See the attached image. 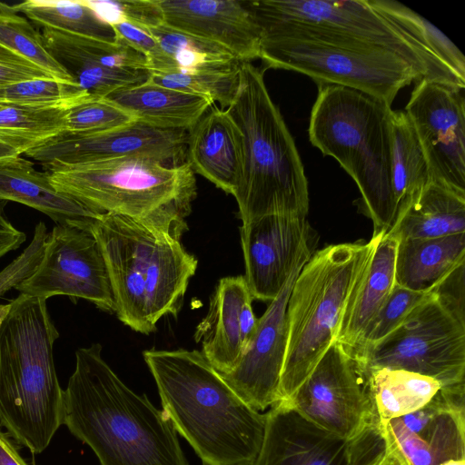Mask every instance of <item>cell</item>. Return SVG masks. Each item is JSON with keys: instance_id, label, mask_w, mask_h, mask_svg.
Returning a JSON list of instances; mask_svg holds the SVG:
<instances>
[{"instance_id": "1", "label": "cell", "mask_w": 465, "mask_h": 465, "mask_svg": "<svg viewBox=\"0 0 465 465\" xmlns=\"http://www.w3.org/2000/svg\"><path fill=\"white\" fill-rule=\"evenodd\" d=\"M63 425L92 449L100 465H189L170 420L118 377L99 343L75 352L64 390Z\"/></svg>"}, {"instance_id": "2", "label": "cell", "mask_w": 465, "mask_h": 465, "mask_svg": "<svg viewBox=\"0 0 465 465\" xmlns=\"http://www.w3.org/2000/svg\"><path fill=\"white\" fill-rule=\"evenodd\" d=\"M155 381L162 411L203 465L254 461L266 413L251 407L197 350L143 352Z\"/></svg>"}, {"instance_id": "3", "label": "cell", "mask_w": 465, "mask_h": 465, "mask_svg": "<svg viewBox=\"0 0 465 465\" xmlns=\"http://www.w3.org/2000/svg\"><path fill=\"white\" fill-rule=\"evenodd\" d=\"M58 337L44 299L20 293L0 311V427L35 454L63 425L53 356Z\"/></svg>"}, {"instance_id": "4", "label": "cell", "mask_w": 465, "mask_h": 465, "mask_svg": "<svg viewBox=\"0 0 465 465\" xmlns=\"http://www.w3.org/2000/svg\"><path fill=\"white\" fill-rule=\"evenodd\" d=\"M89 232L101 248L114 312L124 324L149 334L162 317L178 314L197 268L181 238L110 213Z\"/></svg>"}, {"instance_id": "5", "label": "cell", "mask_w": 465, "mask_h": 465, "mask_svg": "<svg viewBox=\"0 0 465 465\" xmlns=\"http://www.w3.org/2000/svg\"><path fill=\"white\" fill-rule=\"evenodd\" d=\"M226 110L243 137V170L233 194L242 223L273 214L307 217L303 164L263 71L251 62H242L239 88Z\"/></svg>"}, {"instance_id": "6", "label": "cell", "mask_w": 465, "mask_h": 465, "mask_svg": "<svg viewBox=\"0 0 465 465\" xmlns=\"http://www.w3.org/2000/svg\"><path fill=\"white\" fill-rule=\"evenodd\" d=\"M391 106L363 92L319 84L309 137L354 180L373 236L387 232L396 213L391 186Z\"/></svg>"}, {"instance_id": "7", "label": "cell", "mask_w": 465, "mask_h": 465, "mask_svg": "<svg viewBox=\"0 0 465 465\" xmlns=\"http://www.w3.org/2000/svg\"><path fill=\"white\" fill-rule=\"evenodd\" d=\"M45 170L56 191L94 212L120 214L178 238L187 230L196 181L186 162L168 165L135 157Z\"/></svg>"}, {"instance_id": "8", "label": "cell", "mask_w": 465, "mask_h": 465, "mask_svg": "<svg viewBox=\"0 0 465 465\" xmlns=\"http://www.w3.org/2000/svg\"><path fill=\"white\" fill-rule=\"evenodd\" d=\"M378 237L325 246L302 268L287 306L280 401L292 397L335 341L344 309L369 265Z\"/></svg>"}, {"instance_id": "9", "label": "cell", "mask_w": 465, "mask_h": 465, "mask_svg": "<svg viewBox=\"0 0 465 465\" xmlns=\"http://www.w3.org/2000/svg\"><path fill=\"white\" fill-rule=\"evenodd\" d=\"M265 38L349 41L391 50L419 69L425 79L464 89L460 81L425 46L367 0L245 1Z\"/></svg>"}, {"instance_id": "10", "label": "cell", "mask_w": 465, "mask_h": 465, "mask_svg": "<svg viewBox=\"0 0 465 465\" xmlns=\"http://www.w3.org/2000/svg\"><path fill=\"white\" fill-rule=\"evenodd\" d=\"M259 58L266 68L296 71L318 85L355 89L390 106L401 89L425 79L420 69L399 54L358 42L265 38Z\"/></svg>"}, {"instance_id": "11", "label": "cell", "mask_w": 465, "mask_h": 465, "mask_svg": "<svg viewBox=\"0 0 465 465\" xmlns=\"http://www.w3.org/2000/svg\"><path fill=\"white\" fill-rule=\"evenodd\" d=\"M354 359L362 370H404L432 378L442 388L464 383L465 322L433 292L398 329Z\"/></svg>"}, {"instance_id": "12", "label": "cell", "mask_w": 465, "mask_h": 465, "mask_svg": "<svg viewBox=\"0 0 465 465\" xmlns=\"http://www.w3.org/2000/svg\"><path fill=\"white\" fill-rule=\"evenodd\" d=\"M286 401L309 421L350 441L363 437L375 420L364 372L337 341Z\"/></svg>"}, {"instance_id": "13", "label": "cell", "mask_w": 465, "mask_h": 465, "mask_svg": "<svg viewBox=\"0 0 465 465\" xmlns=\"http://www.w3.org/2000/svg\"><path fill=\"white\" fill-rule=\"evenodd\" d=\"M20 293L47 300L81 298L114 312V302L101 248L87 230L55 225L47 234L35 272L16 287Z\"/></svg>"}, {"instance_id": "14", "label": "cell", "mask_w": 465, "mask_h": 465, "mask_svg": "<svg viewBox=\"0 0 465 465\" xmlns=\"http://www.w3.org/2000/svg\"><path fill=\"white\" fill-rule=\"evenodd\" d=\"M188 131L134 122L99 133L63 131L24 153L45 169L124 158H147L168 165L185 162Z\"/></svg>"}, {"instance_id": "15", "label": "cell", "mask_w": 465, "mask_h": 465, "mask_svg": "<svg viewBox=\"0 0 465 465\" xmlns=\"http://www.w3.org/2000/svg\"><path fill=\"white\" fill-rule=\"evenodd\" d=\"M463 90L421 79L405 107L422 148L430 181L465 193V100Z\"/></svg>"}, {"instance_id": "16", "label": "cell", "mask_w": 465, "mask_h": 465, "mask_svg": "<svg viewBox=\"0 0 465 465\" xmlns=\"http://www.w3.org/2000/svg\"><path fill=\"white\" fill-rule=\"evenodd\" d=\"M244 279L253 299L272 301L303 258L316 250L319 234L304 216L265 215L241 226Z\"/></svg>"}, {"instance_id": "17", "label": "cell", "mask_w": 465, "mask_h": 465, "mask_svg": "<svg viewBox=\"0 0 465 465\" xmlns=\"http://www.w3.org/2000/svg\"><path fill=\"white\" fill-rule=\"evenodd\" d=\"M312 256L298 262L282 290L258 318L256 328L232 371L221 374L251 407L261 411L280 401L287 345V306L292 285Z\"/></svg>"}, {"instance_id": "18", "label": "cell", "mask_w": 465, "mask_h": 465, "mask_svg": "<svg viewBox=\"0 0 465 465\" xmlns=\"http://www.w3.org/2000/svg\"><path fill=\"white\" fill-rule=\"evenodd\" d=\"M45 45L54 59L92 97L148 80L146 57L117 36L115 42L44 29Z\"/></svg>"}, {"instance_id": "19", "label": "cell", "mask_w": 465, "mask_h": 465, "mask_svg": "<svg viewBox=\"0 0 465 465\" xmlns=\"http://www.w3.org/2000/svg\"><path fill=\"white\" fill-rule=\"evenodd\" d=\"M358 440L350 441L302 417L286 401L266 412L255 465H362Z\"/></svg>"}, {"instance_id": "20", "label": "cell", "mask_w": 465, "mask_h": 465, "mask_svg": "<svg viewBox=\"0 0 465 465\" xmlns=\"http://www.w3.org/2000/svg\"><path fill=\"white\" fill-rule=\"evenodd\" d=\"M163 24L218 44L241 62L259 58L262 32L245 1L157 0Z\"/></svg>"}, {"instance_id": "21", "label": "cell", "mask_w": 465, "mask_h": 465, "mask_svg": "<svg viewBox=\"0 0 465 465\" xmlns=\"http://www.w3.org/2000/svg\"><path fill=\"white\" fill-rule=\"evenodd\" d=\"M253 300L242 275L222 278L196 327L195 341L201 342L202 353L221 374L233 369L254 332L258 319Z\"/></svg>"}, {"instance_id": "22", "label": "cell", "mask_w": 465, "mask_h": 465, "mask_svg": "<svg viewBox=\"0 0 465 465\" xmlns=\"http://www.w3.org/2000/svg\"><path fill=\"white\" fill-rule=\"evenodd\" d=\"M185 160L194 173L234 194L243 170V137L227 110L214 105L188 131Z\"/></svg>"}, {"instance_id": "23", "label": "cell", "mask_w": 465, "mask_h": 465, "mask_svg": "<svg viewBox=\"0 0 465 465\" xmlns=\"http://www.w3.org/2000/svg\"><path fill=\"white\" fill-rule=\"evenodd\" d=\"M397 240L380 232L369 265L350 298L335 341L354 355L395 285Z\"/></svg>"}, {"instance_id": "24", "label": "cell", "mask_w": 465, "mask_h": 465, "mask_svg": "<svg viewBox=\"0 0 465 465\" xmlns=\"http://www.w3.org/2000/svg\"><path fill=\"white\" fill-rule=\"evenodd\" d=\"M0 201H13L34 208L59 225L89 231L98 213L59 193L47 173L35 169L21 156L0 162Z\"/></svg>"}, {"instance_id": "25", "label": "cell", "mask_w": 465, "mask_h": 465, "mask_svg": "<svg viewBox=\"0 0 465 465\" xmlns=\"http://www.w3.org/2000/svg\"><path fill=\"white\" fill-rule=\"evenodd\" d=\"M106 98L132 114L135 121L166 130L189 131L214 104L206 97L148 80L118 89Z\"/></svg>"}, {"instance_id": "26", "label": "cell", "mask_w": 465, "mask_h": 465, "mask_svg": "<svg viewBox=\"0 0 465 465\" xmlns=\"http://www.w3.org/2000/svg\"><path fill=\"white\" fill-rule=\"evenodd\" d=\"M386 233L397 241L465 233V193L430 181L397 214Z\"/></svg>"}, {"instance_id": "27", "label": "cell", "mask_w": 465, "mask_h": 465, "mask_svg": "<svg viewBox=\"0 0 465 465\" xmlns=\"http://www.w3.org/2000/svg\"><path fill=\"white\" fill-rule=\"evenodd\" d=\"M395 284L429 292L465 262V233L397 241Z\"/></svg>"}, {"instance_id": "28", "label": "cell", "mask_w": 465, "mask_h": 465, "mask_svg": "<svg viewBox=\"0 0 465 465\" xmlns=\"http://www.w3.org/2000/svg\"><path fill=\"white\" fill-rule=\"evenodd\" d=\"M465 383L441 388L421 409L400 418L440 463L465 459Z\"/></svg>"}, {"instance_id": "29", "label": "cell", "mask_w": 465, "mask_h": 465, "mask_svg": "<svg viewBox=\"0 0 465 465\" xmlns=\"http://www.w3.org/2000/svg\"><path fill=\"white\" fill-rule=\"evenodd\" d=\"M375 420L389 422L429 403L442 388L430 377L390 368L362 370Z\"/></svg>"}, {"instance_id": "30", "label": "cell", "mask_w": 465, "mask_h": 465, "mask_svg": "<svg viewBox=\"0 0 465 465\" xmlns=\"http://www.w3.org/2000/svg\"><path fill=\"white\" fill-rule=\"evenodd\" d=\"M430 181L429 167L409 118L405 112L392 111L391 186L396 216Z\"/></svg>"}, {"instance_id": "31", "label": "cell", "mask_w": 465, "mask_h": 465, "mask_svg": "<svg viewBox=\"0 0 465 465\" xmlns=\"http://www.w3.org/2000/svg\"><path fill=\"white\" fill-rule=\"evenodd\" d=\"M0 7L24 14L44 29L106 42H115L117 39L112 25L96 15L86 0H27L13 5L0 3Z\"/></svg>"}, {"instance_id": "32", "label": "cell", "mask_w": 465, "mask_h": 465, "mask_svg": "<svg viewBox=\"0 0 465 465\" xmlns=\"http://www.w3.org/2000/svg\"><path fill=\"white\" fill-rule=\"evenodd\" d=\"M146 30L163 51L174 62L178 71H230L242 62L225 47L176 30L164 24Z\"/></svg>"}, {"instance_id": "33", "label": "cell", "mask_w": 465, "mask_h": 465, "mask_svg": "<svg viewBox=\"0 0 465 465\" xmlns=\"http://www.w3.org/2000/svg\"><path fill=\"white\" fill-rule=\"evenodd\" d=\"M368 3L425 46L460 81L465 82V58L460 49L437 27L402 4L391 0Z\"/></svg>"}, {"instance_id": "34", "label": "cell", "mask_w": 465, "mask_h": 465, "mask_svg": "<svg viewBox=\"0 0 465 465\" xmlns=\"http://www.w3.org/2000/svg\"><path fill=\"white\" fill-rule=\"evenodd\" d=\"M0 44L51 77L76 83L46 48L42 35L23 16L0 7Z\"/></svg>"}, {"instance_id": "35", "label": "cell", "mask_w": 465, "mask_h": 465, "mask_svg": "<svg viewBox=\"0 0 465 465\" xmlns=\"http://www.w3.org/2000/svg\"><path fill=\"white\" fill-rule=\"evenodd\" d=\"M65 109L0 101V134L39 143L65 130Z\"/></svg>"}, {"instance_id": "36", "label": "cell", "mask_w": 465, "mask_h": 465, "mask_svg": "<svg viewBox=\"0 0 465 465\" xmlns=\"http://www.w3.org/2000/svg\"><path fill=\"white\" fill-rule=\"evenodd\" d=\"M240 67L230 71L151 72L148 81L176 91L203 96L213 103L219 102L223 109L228 108L236 96Z\"/></svg>"}, {"instance_id": "37", "label": "cell", "mask_w": 465, "mask_h": 465, "mask_svg": "<svg viewBox=\"0 0 465 465\" xmlns=\"http://www.w3.org/2000/svg\"><path fill=\"white\" fill-rule=\"evenodd\" d=\"M90 95L76 83L37 78L0 87V101L20 104L67 108Z\"/></svg>"}, {"instance_id": "38", "label": "cell", "mask_w": 465, "mask_h": 465, "mask_svg": "<svg viewBox=\"0 0 465 465\" xmlns=\"http://www.w3.org/2000/svg\"><path fill=\"white\" fill-rule=\"evenodd\" d=\"M135 122L134 117L106 97H87L65 109V130L99 133Z\"/></svg>"}, {"instance_id": "39", "label": "cell", "mask_w": 465, "mask_h": 465, "mask_svg": "<svg viewBox=\"0 0 465 465\" xmlns=\"http://www.w3.org/2000/svg\"><path fill=\"white\" fill-rule=\"evenodd\" d=\"M432 292H416L394 285L381 310L372 322L361 348L352 355L356 358L363 350L371 347L398 329Z\"/></svg>"}, {"instance_id": "40", "label": "cell", "mask_w": 465, "mask_h": 465, "mask_svg": "<svg viewBox=\"0 0 465 465\" xmlns=\"http://www.w3.org/2000/svg\"><path fill=\"white\" fill-rule=\"evenodd\" d=\"M86 3L110 25L129 22L150 28L163 24V15L157 0H86Z\"/></svg>"}, {"instance_id": "41", "label": "cell", "mask_w": 465, "mask_h": 465, "mask_svg": "<svg viewBox=\"0 0 465 465\" xmlns=\"http://www.w3.org/2000/svg\"><path fill=\"white\" fill-rule=\"evenodd\" d=\"M47 234L45 224L38 223L30 245L0 272V297L16 289L35 272L43 257Z\"/></svg>"}, {"instance_id": "42", "label": "cell", "mask_w": 465, "mask_h": 465, "mask_svg": "<svg viewBox=\"0 0 465 465\" xmlns=\"http://www.w3.org/2000/svg\"><path fill=\"white\" fill-rule=\"evenodd\" d=\"M112 27L118 37L146 57L150 72H177L174 62L163 51L157 40L146 28L129 22L115 24Z\"/></svg>"}, {"instance_id": "43", "label": "cell", "mask_w": 465, "mask_h": 465, "mask_svg": "<svg viewBox=\"0 0 465 465\" xmlns=\"http://www.w3.org/2000/svg\"><path fill=\"white\" fill-rule=\"evenodd\" d=\"M465 262L446 275L431 291L441 303L465 322Z\"/></svg>"}, {"instance_id": "44", "label": "cell", "mask_w": 465, "mask_h": 465, "mask_svg": "<svg viewBox=\"0 0 465 465\" xmlns=\"http://www.w3.org/2000/svg\"><path fill=\"white\" fill-rule=\"evenodd\" d=\"M389 424L402 452L412 465L440 464L426 442L411 431L400 418L390 420Z\"/></svg>"}, {"instance_id": "45", "label": "cell", "mask_w": 465, "mask_h": 465, "mask_svg": "<svg viewBox=\"0 0 465 465\" xmlns=\"http://www.w3.org/2000/svg\"><path fill=\"white\" fill-rule=\"evenodd\" d=\"M37 78L53 77L0 44V87Z\"/></svg>"}, {"instance_id": "46", "label": "cell", "mask_w": 465, "mask_h": 465, "mask_svg": "<svg viewBox=\"0 0 465 465\" xmlns=\"http://www.w3.org/2000/svg\"><path fill=\"white\" fill-rule=\"evenodd\" d=\"M374 426L381 439V449L364 465H412L399 446L389 422L375 420Z\"/></svg>"}, {"instance_id": "47", "label": "cell", "mask_w": 465, "mask_h": 465, "mask_svg": "<svg viewBox=\"0 0 465 465\" xmlns=\"http://www.w3.org/2000/svg\"><path fill=\"white\" fill-rule=\"evenodd\" d=\"M38 143L0 134V162L19 157Z\"/></svg>"}, {"instance_id": "48", "label": "cell", "mask_w": 465, "mask_h": 465, "mask_svg": "<svg viewBox=\"0 0 465 465\" xmlns=\"http://www.w3.org/2000/svg\"><path fill=\"white\" fill-rule=\"evenodd\" d=\"M12 440L0 429V465H30L20 455Z\"/></svg>"}, {"instance_id": "49", "label": "cell", "mask_w": 465, "mask_h": 465, "mask_svg": "<svg viewBox=\"0 0 465 465\" xmlns=\"http://www.w3.org/2000/svg\"><path fill=\"white\" fill-rule=\"evenodd\" d=\"M439 465H465V459L448 460L440 463Z\"/></svg>"}, {"instance_id": "50", "label": "cell", "mask_w": 465, "mask_h": 465, "mask_svg": "<svg viewBox=\"0 0 465 465\" xmlns=\"http://www.w3.org/2000/svg\"><path fill=\"white\" fill-rule=\"evenodd\" d=\"M254 461H247V462L238 463V464H234V465H255Z\"/></svg>"}, {"instance_id": "51", "label": "cell", "mask_w": 465, "mask_h": 465, "mask_svg": "<svg viewBox=\"0 0 465 465\" xmlns=\"http://www.w3.org/2000/svg\"><path fill=\"white\" fill-rule=\"evenodd\" d=\"M3 307H4V304H0V311L2 310Z\"/></svg>"}]
</instances>
